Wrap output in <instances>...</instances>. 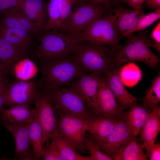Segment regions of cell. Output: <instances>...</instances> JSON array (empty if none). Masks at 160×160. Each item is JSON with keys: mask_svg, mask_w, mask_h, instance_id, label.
Returning <instances> with one entry per match:
<instances>
[{"mask_svg": "<svg viewBox=\"0 0 160 160\" xmlns=\"http://www.w3.org/2000/svg\"><path fill=\"white\" fill-rule=\"evenodd\" d=\"M145 6L152 9L160 8V0H147Z\"/></svg>", "mask_w": 160, "mask_h": 160, "instance_id": "40", "label": "cell"}, {"mask_svg": "<svg viewBox=\"0 0 160 160\" xmlns=\"http://www.w3.org/2000/svg\"><path fill=\"white\" fill-rule=\"evenodd\" d=\"M37 85L32 80L16 81L10 85L5 95L4 105L11 107L19 105H30L36 95Z\"/></svg>", "mask_w": 160, "mask_h": 160, "instance_id": "12", "label": "cell"}, {"mask_svg": "<svg viewBox=\"0 0 160 160\" xmlns=\"http://www.w3.org/2000/svg\"><path fill=\"white\" fill-rule=\"evenodd\" d=\"M143 144L137 142L135 138L119 148L112 155V160H147V156L144 152Z\"/></svg>", "mask_w": 160, "mask_h": 160, "instance_id": "24", "label": "cell"}, {"mask_svg": "<svg viewBox=\"0 0 160 160\" xmlns=\"http://www.w3.org/2000/svg\"><path fill=\"white\" fill-rule=\"evenodd\" d=\"M98 98L100 115L117 120L122 118L123 109L118 104L105 76L102 77Z\"/></svg>", "mask_w": 160, "mask_h": 160, "instance_id": "14", "label": "cell"}, {"mask_svg": "<svg viewBox=\"0 0 160 160\" xmlns=\"http://www.w3.org/2000/svg\"><path fill=\"white\" fill-rule=\"evenodd\" d=\"M14 68L16 76L20 81L30 80L38 71L34 63L27 58L23 59L18 61Z\"/></svg>", "mask_w": 160, "mask_h": 160, "instance_id": "30", "label": "cell"}, {"mask_svg": "<svg viewBox=\"0 0 160 160\" xmlns=\"http://www.w3.org/2000/svg\"><path fill=\"white\" fill-rule=\"evenodd\" d=\"M52 139L54 140L63 160H91L90 156L79 155L60 134L59 130L54 134Z\"/></svg>", "mask_w": 160, "mask_h": 160, "instance_id": "27", "label": "cell"}, {"mask_svg": "<svg viewBox=\"0 0 160 160\" xmlns=\"http://www.w3.org/2000/svg\"><path fill=\"white\" fill-rule=\"evenodd\" d=\"M59 31L51 30L45 32L37 50V56L41 60L72 54L81 41L79 35Z\"/></svg>", "mask_w": 160, "mask_h": 160, "instance_id": "4", "label": "cell"}, {"mask_svg": "<svg viewBox=\"0 0 160 160\" xmlns=\"http://www.w3.org/2000/svg\"><path fill=\"white\" fill-rule=\"evenodd\" d=\"M85 143L90 153L91 160H112L109 156L103 153L92 138L86 135Z\"/></svg>", "mask_w": 160, "mask_h": 160, "instance_id": "33", "label": "cell"}, {"mask_svg": "<svg viewBox=\"0 0 160 160\" xmlns=\"http://www.w3.org/2000/svg\"><path fill=\"white\" fill-rule=\"evenodd\" d=\"M160 18V8L156 9L155 11L148 14H144L140 18L136 26L128 32L125 36L135 31L143 30L157 21Z\"/></svg>", "mask_w": 160, "mask_h": 160, "instance_id": "32", "label": "cell"}, {"mask_svg": "<svg viewBox=\"0 0 160 160\" xmlns=\"http://www.w3.org/2000/svg\"><path fill=\"white\" fill-rule=\"evenodd\" d=\"M28 133L32 153L35 160L41 158L44 144L43 141V131L34 111L33 119L28 127Z\"/></svg>", "mask_w": 160, "mask_h": 160, "instance_id": "25", "label": "cell"}, {"mask_svg": "<svg viewBox=\"0 0 160 160\" xmlns=\"http://www.w3.org/2000/svg\"><path fill=\"white\" fill-rule=\"evenodd\" d=\"M1 123L14 137L15 158L19 160H34L28 133L30 123H13L2 120Z\"/></svg>", "mask_w": 160, "mask_h": 160, "instance_id": "11", "label": "cell"}, {"mask_svg": "<svg viewBox=\"0 0 160 160\" xmlns=\"http://www.w3.org/2000/svg\"><path fill=\"white\" fill-rule=\"evenodd\" d=\"M34 111L43 131V141L49 142L54 134L59 130L60 119L55 110L52 93L43 89L37 92L34 99Z\"/></svg>", "mask_w": 160, "mask_h": 160, "instance_id": "5", "label": "cell"}, {"mask_svg": "<svg viewBox=\"0 0 160 160\" xmlns=\"http://www.w3.org/2000/svg\"><path fill=\"white\" fill-rule=\"evenodd\" d=\"M160 113L158 106L152 110L148 121L141 129L142 139L147 156L160 130Z\"/></svg>", "mask_w": 160, "mask_h": 160, "instance_id": "19", "label": "cell"}, {"mask_svg": "<svg viewBox=\"0 0 160 160\" xmlns=\"http://www.w3.org/2000/svg\"><path fill=\"white\" fill-rule=\"evenodd\" d=\"M0 71L6 75L8 72L0 59Z\"/></svg>", "mask_w": 160, "mask_h": 160, "instance_id": "44", "label": "cell"}, {"mask_svg": "<svg viewBox=\"0 0 160 160\" xmlns=\"http://www.w3.org/2000/svg\"><path fill=\"white\" fill-rule=\"evenodd\" d=\"M56 111L60 118L59 133L77 151L84 152L86 133L90 131L93 116L81 120Z\"/></svg>", "mask_w": 160, "mask_h": 160, "instance_id": "8", "label": "cell"}, {"mask_svg": "<svg viewBox=\"0 0 160 160\" xmlns=\"http://www.w3.org/2000/svg\"><path fill=\"white\" fill-rule=\"evenodd\" d=\"M150 160H160V143L154 144L148 156Z\"/></svg>", "mask_w": 160, "mask_h": 160, "instance_id": "37", "label": "cell"}, {"mask_svg": "<svg viewBox=\"0 0 160 160\" xmlns=\"http://www.w3.org/2000/svg\"><path fill=\"white\" fill-rule=\"evenodd\" d=\"M151 36L156 43L160 44V22L157 24L152 31Z\"/></svg>", "mask_w": 160, "mask_h": 160, "instance_id": "39", "label": "cell"}, {"mask_svg": "<svg viewBox=\"0 0 160 160\" xmlns=\"http://www.w3.org/2000/svg\"><path fill=\"white\" fill-rule=\"evenodd\" d=\"M74 3L73 0H59V7L62 29L65 22L72 12V7Z\"/></svg>", "mask_w": 160, "mask_h": 160, "instance_id": "35", "label": "cell"}, {"mask_svg": "<svg viewBox=\"0 0 160 160\" xmlns=\"http://www.w3.org/2000/svg\"><path fill=\"white\" fill-rule=\"evenodd\" d=\"M115 28L121 39L136 25L144 15L142 8L129 10L121 8L112 12Z\"/></svg>", "mask_w": 160, "mask_h": 160, "instance_id": "16", "label": "cell"}, {"mask_svg": "<svg viewBox=\"0 0 160 160\" xmlns=\"http://www.w3.org/2000/svg\"><path fill=\"white\" fill-rule=\"evenodd\" d=\"M41 60V88L52 93L65 86H69L85 73L73 54Z\"/></svg>", "mask_w": 160, "mask_h": 160, "instance_id": "1", "label": "cell"}, {"mask_svg": "<svg viewBox=\"0 0 160 160\" xmlns=\"http://www.w3.org/2000/svg\"><path fill=\"white\" fill-rule=\"evenodd\" d=\"M52 94L56 110L81 120L90 118L94 115L87 109L79 93L72 87H61Z\"/></svg>", "mask_w": 160, "mask_h": 160, "instance_id": "7", "label": "cell"}, {"mask_svg": "<svg viewBox=\"0 0 160 160\" xmlns=\"http://www.w3.org/2000/svg\"><path fill=\"white\" fill-rule=\"evenodd\" d=\"M22 8L40 32L43 28L45 21L43 0H25Z\"/></svg>", "mask_w": 160, "mask_h": 160, "instance_id": "26", "label": "cell"}, {"mask_svg": "<svg viewBox=\"0 0 160 160\" xmlns=\"http://www.w3.org/2000/svg\"><path fill=\"white\" fill-rule=\"evenodd\" d=\"M24 51L7 40L0 37V59L8 73L25 56Z\"/></svg>", "mask_w": 160, "mask_h": 160, "instance_id": "22", "label": "cell"}, {"mask_svg": "<svg viewBox=\"0 0 160 160\" xmlns=\"http://www.w3.org/2000/svg\"><path fill=\"white\" fill-rule=\"evenodd\" d=\"M118 120L100 115L93 116L89 132L96 144L100 143L112 132Z\"/></svg>", "mask_w": 160, "mask_h": 160, "instance_id": "20", "label": "cell"}, {"mask_svg": "<svg viewBox=\"0 0 160 160\" xmlns=\"http://www.w3.org/2000/svg\"><path fill=\"white\" fill-rule=\"evenodd\" d=\"M135 138L136 136L130 132L121 118L117 121L112 132L96 144L100 150L111 158L119 148Z\"/></svg>", "mask_w": 160, "mask_h": 160, "instance_id": "13", "label": "cell"}, {"mask_svg": "<svg viewBox=\"0 0 160 160\" xmlns=\"http://www.w3.org/2000/svg\"><path fill=\"white\" fill-rule=\"evenodd\" d=\"M59 1L50 0L49 3L47 8L49 19L45 27L44 32L51 30H61Z\"/></svg>", "mask_w": 160, "mask_h": 160, "instance_id": "31", "label": "cell"}, {"mask_svg": "<svg viewBox=\"0 0 160 160\" xmlns=\"http://www.w3.org/2000/svg\"><path fill=\"white\" fill-rule=\"evenodd\" d=\"M143 98L142 105L148 110L152 111L159 106L160 101V73L153 80L150 88Z\"/></svg>", "mask_w": 160, "mask_h": 160, "instance_id": "29", "label": "cell"}, {"mask_svg": "<svg viewBox=\"0 0 160 160\" xmlns=\"http://www.w3.org/2000/svg\"><path fill=\"white\" fill-rule=\"evenodd\" d=\"M147 0H123L129 6L135 9L142 8V6Z\"/></svg>", "mask_w": 160, "mask_h": 160, "instance_id": "38", "label": "cell"}, {"mask_svg": "<svg viewBox=\"0 0 160 160\" xmlns=\"http://www.w3.org/2000/svg\"><path fill=\"white\" fill-rule=\"evenodd\" d=\"M5 74L0 71V79H6Z\"/></svg>", "mask_w": 160, "mask_h": 160, "instance_id": "45", "label": "cell"}, {"mask_svg": "<svg viewBox=\"0 0 160 160\" xmlns=\"http://www.w3.org/2000/svg\"><path fill=\"white\" fill-rule=\"evenodd\" d=\"M151 111L136 102L123 113L122 118L130 132L136 136L148 121Z\"/></svg>", "mask_w": 160, "mask_h": 160, "instance_id": "18", "label": "cell"}, {"mask_svg": "<svg viewBox=\"0 0 160 160\" xmlns=\"http://www.w3.org/2000/svg\"><path fill=\"white\" fill-rule=\"evenodd\" d=\"M73 0L74 3L76 2H84L87 0Z\"/></svg>", "mask_w": 160, "mask_h": 160, "instance_id": "46", "label": "cell"}, {"mask_svg": "<svg viewBox=\"0 0 160 160\" xmlns=\"http://www.w3.org/2000/svg\"><path fill=\"white\" fill-rule=\"evenodd\" d=\"M132 33L125 36L127 41L125 45H120L116 57V66L127 62L138 61L157 69L159 58L149 49L153 47V41H150L142 33L135 36Z\"/></svg>", "mask_w": 160, "mask_h": 160, "instance_id": "3", "label": "cell"}, {"mask_svg": "<svg viewBox=\"0 0 160 160\" xmlns=\"http://www.w3.org/2000/svg\"><path fill=\"white\" fill-rule=\"evenodd\" d=\"M106 10L105 7L83 3L72 12L61 31L79 35Z\"/></svg>", "mask_w": 160, "mask_h": 160, "instance_id": "9", "label": "cell"}, {"mask_svg": "<svg viewBox=\"0 0 160 160\" xmlns=\"http://www.w3.org/2000/svg\"><path fill=\"white\" fill-rule=\"evenodd\" d=\"M79 36L81 41L111 46L118 44L121 39L114 28L112 12L108 16H102L95 19Z\"/></svg>", "mask_w": 160, "mask_h": 160, "instance_id": "6", "label": "cell"}, {"mask_svg": "<svg viewBox=\"0 0 160 160\" xmlns=\"http://www.w3.org/2000/svg\"><path fill=\"white\" fill-rule=\"evenodd\" d=\"M44 145L41 157L45 160H63L54 140Z\"/></svg>", "mask_w": 160, "mask_h": 160, "instance_id": "34", "label": "cell"}, {"mask_svg": "<svg viewBox=\"0 0 160 160\" xmlns=\"http://www.w3.org/2000/svg\"><path fill=\"white\" fill-rule=\"evenodd\" d=\"M89 3L94 5H98L100 4H103L106 6L109 7L110 5L111 1L112 0H89ZM116 3L117 0H114Z\"/></svg>", "mask_w": 160, "mask_h": 160, "instance_id": "41", "label": "cell"}, {"mask_svg": "<svg viewBox=\"0 0 160 160\" xmlns=\"http://www.w3.org/2000/svg\"><path fill=\"white\" fill-rule=\"evenodd\" d=\"M25 0H0V15L15 7H23Z\"/></svg>", "mask_w": 160, "mask_h": 160, "instance_id": "36", "label": "cell"}, {"mask_svg": "<svg viewBox=\"0 0 160 160\" xmlns=\"http://www.w3.org/2000/svg\"><path fill=\"white\" fill-rule=\"evenodd\" d=\"M7 89L4 92L0 93V111L4 105L5 97Z\"/></svg>", "mask_w": 160, "mask_h": 160, "instance_id": "43", "label": "cell"}, {"mask_svg": "<svg viewBox=\"0 0 160 160\" xmlns=\"http://www.w3.org/2000/svg\"><path fill=\"white\" fill-rule=\"evenodd\" d=\"M119 67L113 68L106 76L108 85L118 104L122 109L129 108L137 102V98L126 89L119 75Z\"/></svg>", "mask_w": 160, "mask_h": 160, "instance_id": "15", "label": "cell"}, {"mask_svg": "<svg viewBox=\"0 0 160 160\" xmlns=\"http://www.w3.org/2000/svg\"><path fill=\"white\" fill-rule=\"evenodd\" d=\"M0 111L1 120L13 123H30L34 114V109L30 105H13L8 109L3 107Z\"/></svg>", "mask_w": 160, "mask_h": 160, "instance_id": "21", "label": "cell"}, {"mask_svg": "<svg viewBox=\"0 0 160 160\" xmlns=\"http://www.w3.org/2000/svg\"><path fill=\"white\" fill-rule=\"evenodd\" d=\"M123 1V0H117V2L116 4H118L121 2V1Z\"/></svg>", "mask_w": 160, "mask_h": 160, "instance_id": "47", "label": "cell"}, {"mask_svg": "<svg viewBox=\"0 0 160 160\" xmlns=\"http://www.w3.org/2000/svg\"><path fill=\"white\" fill-rule=\"evenodd\" d=\"M30 34L23 30L9 27L0 23V37L25 52L31 43Z\"/></svg>", "mask_w": 160, "mask_h": 160, "instance_id": "23", "label": "cell"}, {"mask_svg": "<svg viewBox=\"0 0 160 160\" xmlns=\"http://www.w3.org/2000/svg\"><path fill=\"white\" fill-rule=\"evenodd\" d=\"M0 15L2 18L0 23L5 25L23 30L31 34L39 32L21 7L12 8Z\"/></svg>", "mask_w": 160, "mask_h": 160, "instance_id": "17", "label": "cell"}, {"mask_svg": "<svg viewBox=\"0 0 160 160\" xmlns=\"http://www.w3.org/2000/svg\"><path fill=\"white\" fill-rule=\"evenodd\" d=\"M119 75L124 84L129 87L137 84L142 76L140 68L132 62L129 63L120 69Z\"/></svg>", "mask_w": 160, "mask_h": 160, "instance_id": "28", "label": "cell"}, {"mask_svg": "<svg viewBox=\"0 0 160 160\" xmlns=\"http://www.w3.org/2000/svg\"><path fill=\"white\" fill-rule=\"evenodd\" d=\"M120 45H97L83 41L77 45L72 54L85 71L106 77L116 67V57Z\"/></svg>", "mask_w": 160, "mask_h": 160, "instance_id": "2", "label": "cell"}, {"mask_svg": "<svg viewBox=\"0 0 160 160\" xmlns=\"http://www.w3.org/2000/svg\"><path fill=\"white\" fill-rule=\"evenodd\" d=\"M102 76L85 73L69 86L77 92L87 108L96 116H100L98 95Z\"/></svg>", "mask_w": 160, "mask_h": 160, "instance_id": "10", "label": "cell"}, {"mask_svg": "<svg viewBox=\"0 0 160 160\" xmlns=\"http://www.w3.org/2000/svg\"><path fill=\"white\" fill-rule=\"evenodd\" d=\"M9 85L6 79H0V93L6 91Z\"/></svg>", "mask_w": 160, "mask_h": 160, "instance_id": "42", "label": "cell"}]
</instances>
